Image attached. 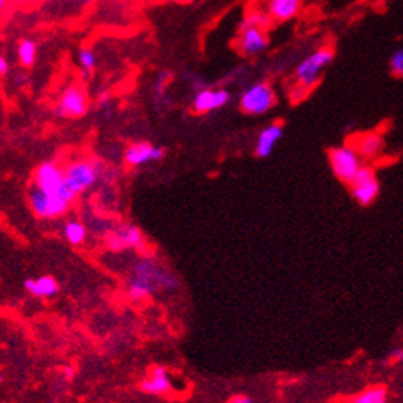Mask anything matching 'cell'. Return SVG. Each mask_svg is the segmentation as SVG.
I'll use <instances>...</instances> for the list:
<instances>
[{"label":"cell","mask_w":403,"mask_h":403,"mask_svg":"<svg viewBox=\"0 0 403 403\" xmlns=\"http://www.w3.org/2000/svg\"><path fill=\"white\" fill-rule=\"evenodd\" d=\"M77 65H79V70L84 74L92 73L97 65V56L94 51L89 48H81L77 51Z\"/></svg>","instance_id":"7402d4cb"},{"label":"cell","mask_w":403,"mask_h":403,"mask_svg":"<svg viewBox=\"0 0 403 403\" xmlns=\"http://www.w3.org/2000/svg\"><path fill=\"white\" fill-rule=\"evenodd\" d=\"M177 287V277L163 270L153 257H142L132 267L127 294L133 302H142V299L150 298L158 290H175Z\"/></svg>","instance_id":"6da1fadb"},{"label":"cell","mask_w":403,"mask_h":403,"mask_svg":"<svg viewBox=\"0 0 403 403\" xmlns=\"http://www.w3.org/2000/svg\"><path fill=\"white\" fill-rule=\"evenodd\" d=\"M2 379H4V377H2V374H0V382H2Z\"/></svg>","instance_id":"4dcf8cb0"},{"label":"cell","mask_w":403,"mask_h":403,"mask_svg":"<svg viewBox=\"0 0 403 403\" xmlns=\"http://www.w3.org/2000/svg\"><path fill=\"white\" fill-rule=\"evenodd\" d=\"M25 290H27L35 298H51L55 297L60 290L58 282L56 278L50 275L37 277V278H27L23 283Z\"/></svg>","instance_id":"ac0fdd59"},{"label":"cell","mask_w":403,"mask_h":403,"mask_svg":"<svg viewBox=\"0 0 403 403\" xmlns=\"http://www.w3.org/2000/svg\"><path fill=\"white\" fill-rule=\"evenodd\" d=\"M63 170L65 183L74 196H81L94 188L101 175L97 163L89 158H76L63 167Z\"/></svg>","instance_id":"3957f363"},{"label":"cell","mask_w":403,"mask_h":403,"mask_svg":"<svg viewBox=\"0 0 403 403\" xmlns=\"http://www.w3.org/2000/svg\"><path fill=\"white\" fill-rule=\"evenodd\" d=\"M231 102V92L222 87H216V89H209V87H203L196 92L191 102V109L196 114H211L214 111H219L226 107Z\"/></svg>","instance_id":"4fadbf2b"},{"label":"cell","mask_w":403,"mask_h":403,"mask_svg":"<svg viewBox=\"0 0 403 403\" xmlns=\"http://www.w3.org/2000/svg\"><path fill=\"white\" fill-rule=\"evenodd\" d=\"M229 403H254V399L249 395H244V394H237L234 397H231Z\"/></svg>","instance_id":"484cf974"},{"label":"cell","mask_w":403,"mask_h":403,"mask_svg":"<svg viewBox=\"0 0 403 403\" xmlns=\"http://www.w3.org/2000/svg\"><path fill=\"white\" fill-rule=\"evenodd\" d=\"M165 2H175V4H193L194 0H165Z\"/></svg>","instance_id":"83f0119b"},{"label":"cell","mask_w":403,"mask_h":403,"mask_svg":"<svg viewBox=\"0 0 403 403\" xmlns=\"http://www.w3.org/2000/svg\"><path fill=\"white\" fill-rule=\"evenodd\" d=\"M10 73V63L5 56L0 55V77L7 76Z\"/></svg>","instance_id":"4316f807"},{"label":"cell","mask_w":403,"mask_h":403,"mask_svg":"<svg viewBox=\"0 0 403 403\" xmlns=\"http://www.w3.org/2000/svg\"><path fill=\"white\" fill-rule=\"evenodd\" d=\"M270 45V38L265 28L252 25L242 20L237 35V50L244 56H257L263 53Z\"/></svg>","instance_id":"8fae6325"},{"label":"cell","mask_w":403,"mask_h":403,"mask_svg":"<svg viewBox=\"0 0 403 403\" xmlns=\"http://www.w3.org/2000/svg\"><path fill=\"white\" fill-rule=\"evenodd\" d=\"M303 9V0H267V15L272 22H290Z\"/></svg>","instance_id":"e0dca14e"},{"label":"cell","mask_w":403,"mask_h":403,"mask_svg":"<svg viewBox=\"0 0 403 403\" xmlns=\"http://www.w3.org/2000/svg\"><path fill=\"white\" fill-rule=\"evenodd\" d=\"M328 163L334 177L344 184H349L353 182L355 175H358L360 172V168L364 167L363 158L359 157V153L355 152L349 143L329 148Z\"/></svg>","instance_id":"8992f818"},{"label":"cell","mask_w":403,"mask_h":403,"mask_svg":"<svg viewBox=\"0 0 403 403\" xmlns=\"http://www.w3.org/2000/svg\"><path fill=\"white\" fill-rule=\"evenodd\" d=\"M32 184L37 188L46 191V193L61 196V198L70 201L71 204L77 199V196L71 193L65 183V170L61 165L55 162H45L37 167L32 177Z\"/></svg>","instance_id":"5b68a950"},{"label":"cell","mask_w":403,"mask_h":403,"mask_svg":"<svg viewBox=\"0 0 403 403\" xmlns=\"http://www.w3.org/2000/svg\"><path fill=\"white\" fill-rule=\"evenodd\" d=\"M28 206L32 213L40 219H58L68 213L71 203L61 196L46 193V191L32 184L28 189Z\"/></svg>","instance_id":"52a82bcc"},{"label":"cell","mask_w":403,"mask_h":403,"mask_svg":"<svg viewBox=\"0 0 403 403\" xmlns=\"http://www.w3.org/2000/svg\"><path fill=\"white\" fill-rule=\"evenodd\" d=\"M348 403H389V390L385 385H372L354 395Z\"/></svg>","instance_id":"ffe728a7"},{"label":"cell","mask_w":403,"mask_h":403,"mask_svg":"<svg viewBox=\"0 0 403 403\" xmlns=\"http://www.w3.org/2000/svg\"><path fill=\"white\" fill-rule=\"evenodd\" d=\"M89 97L84 87L71 84L61 92L56 102V116L63 118H81L89 112Z\"/></svg>","instance_id":"9c48e42d"},{"label":"cell","mask_w":403,"mask_h":403,"mask_svg":"<svg viewBox=\"0 0 403 403\" xmlns=\"http://www.w3.org/2000/svg\"><path fill=\"white\" fill-rule=\"evenodd\" d=\"M283 137V123L282 122H273L268 123L267 127H263L260 133H258L254 153L257 158H267L270 157L275 150L277 143L282 140Z\"/></svg>","instance_id":"2e32d148"},{"label":"cell","mask_w":403,"mask_h":403,"mask_svg":"<svg viewBox=\"0 0 403 403\" xmlns=\"http://www.w3.org/2000/svg\"><path fill=\"white\" fill-rule=\"evenodd\" d=\"M349 193L353 196V199L363 208L374 204L375 199L379 198L380 194V182L377 178L375 170L369 167V165H364L360 168V172L355 175L353 182L348 184Z\"/></svg>","instance_id":"ba28073f"},{"label":"cell","mask_w":403,"mask_h":403,"mask_svg":"<svg viewBox=\"0 0 403 403\" xmlns=\"http://www.w3.org/2000/svg\"><path fill=\"white\" fill-rule=\"evenodd\" d=\"M333 61H334L333 48L324 46V48L313 51L311 55H308L307 58L299 61L297 70H294L293 74L294 86L303 92L311 91L313 87L321 81L324 71L329 68V65L333 63Z\"/></svg>","instance_id":"7a4b0ae2"},{"label":"cell","mask_w":403,"mask_h":403,"mask_svg":"<svg viewBox=\"0 0 403 403\" xmlns=\"http://www.w3.org/2000/svg\"><path fill=\"white\" fill-rule=\"evenodd\" d=\"M5 5H7V0H0V10H4Z\"/></svg>","instance_id":"f1b7e54d"},{"label":"cell","mask_w":403,"mask_h":403,"mask_svg":"<svg viewBox=\"0 0 403 403\" xmlns=\"http://www.w3.org/2000/svg\"><path fill=\"white\" fill-rule=\"evenodd\" d=\"M37 55H38V48L33 40L25 38L20 41L18 48H17V56H18V63L22 65L23 68H30V66H33L35 61H37Z\"/></svg>","instance_id":"44dd1931"},{"label":"cell","mask_w":403,"mask_h":403,"mask_svg":"<svg viewBox=\"0 0 403 403\" xmlns=\"http://www.w3.org/2000/svg\"><path fill=\"white\" fill-rule=\"evenodd\" d=\"M106 245L112 252L145 249V236L133 224H121L106 234Z\"/></svg>","instance_id":"30bf717a"},{"label":"cell","mask_w":403,"mask_h":403,"mask_svg":"<svg viewBox=\"0 0 403 403\" xmlns=\"http://www.w3.org/2000/svg\"><path fill=\"white\" fill-rule=\"evenodd\" d=\"M84 2H87V4H89V2H92V0H84Z\"/></svg>","instance_id":"1f68e13d"},{"label":"cell","mask_w":403,"mask_h":403,"mask_svg":"<svg viewBox=\"0 0 403 403\" xmlns=\"http://www.w3.org/2000/svg\"><path fill=\"white\" fill-rule=\"evenodd\" d=\"M165 158V148L150 142H136L123 152V162L132 168H140L150 163H158Z\"/></svg>","instance_id":"7c38bea8"},{"label":"cell","mask_w":403,"mask_h":403,"mask_svg":"<svg viewBox=\"0 0 403 403\" xmlns=\"http://www.w3.org/2000/svg\"><path fill=\"white\" fill-rule=\"evenodd\" d=\"M63 237L70 245L79 247L84 244L87 239V227L84 222H81L77 219H70L63 226Z\"/></svg>","instance_id":"d6986e66"},{"label":"cell","mask_w":403,"mask_h":403,"mask_svg":"<svg viewBox=\"0 0 403 403\" xmlns=\"http://www.w3.org/2000/svg\"><path fill=\"white\" fill-rule=\"evenodd\" d=\"M22 2H32V0H22Z\"/></svg>","instance_id":"f546056e"},{"label":"cell","mask_w":403,"mask_h":403,"mask_svg":"<svg viewBox=\"0 0 403 403\" xmlns=\"http://www.w3.org/2000/svg\"><path fill=\"white\" fill-rule=\"evenodd\" d=\"M385 365H395V364H403V346L399 349L392 350L389 358L384 360Z\"/></svg>","instance_id":"cb8c5ba5"},{"label":"cell","mask_w":403,"mask_h":403,"mask_svg":"<svg viewBox=\"0 0 403 403\" xmlns=\"http://www.w3.org/2000/svg\"><path fill=\"white\" fill-rule=\"evenodd\" d=\"M390 74L397 77V79H403V48L395 50L390 56L389 61Z\"/></svg>","instance_id":"603a6c76"},{"label":"cell","mask_w":403,"mask_h":403,"mask_svg":"<svg viewBox=\"0 0 403 403\" xmlns=\"http://www.w3.org/2000/svg\"><path fill=\"white\" fill-rule=\"evenodd\" d=\"M277 106V92L268 81L255 82L241 94L239 109L247 116H263Z\"/></svg>","instance_id":"277c9868"},{"label":"cell","mask_w":403,"mask_h":403,"mask_svg":"<svg viewBox=\"0 0 403 403\" xmlns=\"http://www.w3.org/2000/svg\"><path fill=\"white\" fill-rule=\"evenodd\" d=\"M355 152L359 153V157L363 158V162H372V160L379 158L385 150V140L384 136L377 131L370 132H360L358 136H354L348 142Z\"/></svg>","instance_id":"5bb4252c"},{"label":"cell","mask_w":403,"mask_h":403,"mask_svg":"<svg viewBox=\"0 0 403 403\" xmlns=\"http://www.w3.org/2000/svg\"><path fill=\"white\" fill-rule=\"evenodd\" d=\"M109 102H111L109 92H101L99 97H97V107H99V109H106V107H109Z\"/></svg>","instance_id":"d4e9b609"},{"label":"cell","mask_w":403,"mask_h":403,"mask_svg":"<svg viewBox=\"0 0 403 403\" xmlns=\"http://www.w3.org/2000/svg\"><path fill=\"white\" fill-rule=\"evenodd\" d=\"M172 389H173V385H172V380H170L168 370L162 365L152 367L148 372V375L140 382V390L143 392V394H148V395L162 397V395L170 394Z\"/></svg>","instance_id":"9a60e30c"}]
</instances>
